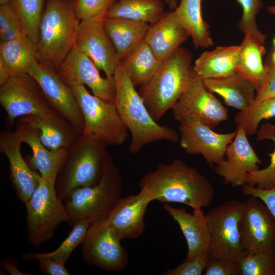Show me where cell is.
Masks as SVG:
<instances>
[{"label":"cell","mask_w":275,"mask_h":275,"mask_svg":"<svg viewBox=\"0 0 275 275\" xmlns=\"http://www.w3.org/2000/svg\"><path fill=\"white\" fill-rule=\"evenodd\" d=\"M239 229L245 253H275V218L260 200L251 197L243 202Z\"/></svg>","instance_id":"obj_14"},{"label":"cell","mask_w":275,"mask_h":275,"mask_svg":"<svg viewBox=\"0 0 275 275\" xmlns=\"http://www.w3.org/2000/svg\"><path fill=\"white\" fill-rule=\"evenodd\" d=\"M116 0H72L76 16L80 20L103 19Z\"/></svg>","instance_id":"obj_40"},{"label":"cell","mask_w":275,"mask_h":275,"mask_svg":"<svg viewBox=\"0 0 275 275\" xmlns=\"http://www.w3.org/2000/svg\"><path fill=\"white\" fill-rule=\"evenodd\" d=\"M267 66L269 68L267 79L262 87L256 92L255 99L251 103L275 97V67Z\"/></svg>","instance_id":"obj_45"},{"label":"cell","mask_w":275,"mask_h":275,"mask_svg":"<svg viewBox=\"0 0 275 275\" xmlns=\"http://www.w3.org/2000/svg\"><path fill=\"white\" fill-rule=\"evenodd\" d=\"M106 146L100 141L79 135L68 148L54 184L63 201L75 188L99 182L112 160Z\"/></svg>","instance_id":"obj_4"},{"label":"cell","mask_w":275,"mask_h":275,"mask_svg":"<svg viewBox=\"0 0 275 275\" xmlns=\"http://www.w3.org/2000/svg\"><path fill=\"white\" fill-rule=\"evenodd\" d=\"M172 109L174 119L179 124L198 122L213 128L229 118L227 109L206 88L203 80L193 76Z\"/></svg>","instance_id":"obj_12"},{"label":"cell","mask_w":275,"mask_h":275,"mask_svg":"<svg viewBox=\"0 0 275 275\" xmlns=\"http://www.w3.org/2000/svg\"><path fill=\"white\" fill-rule=\"evenodd\" d=\"M162 63L143 41L120 64L136 88L146 84L156 73Z\"/></svg>","instance_id":"obj_30"},{"label":"cell","mask_w":275,"mask_h":275,"mask_svg":"<svg viewBox=\"0 0 275 275\" xmlns=\"http://www.w3.org/2000/svg\"><path fill=\"white\" fill-rule=\"evenodd\" d=\"M243 202L232 199L206 214L211 235L210 257L238 262L243 253L239 229Z\"/></svg>","instance_id":"obj_9"},{"label":"cell","mask_w":275,"mask_h":275,"mask_svg":"<svg viewBox=\"0 0 275 275\" xmlns=\"http://www.w3.org/2000/svg\"><path fill=\"white\" fill-rule=\"evenodd\" d=\"M28 73L39 83L53 109L82 135L84 119L77 99L72 88L61 79L56 70L36 60Z\"/></svg>","instance_id":"obj_13"},{"label":"cell","mask_w":275,"mask_h":275,"mask_svg":"<svg viewBox=\"0 0 275 275\" xmlns=\"http://www.w3.org/2000/svg\"><path fill=\"white\" fill-rule=\"evenodd\" d=\"M0 104L7 114L9 129L16 118L54 110L39 83L29 73L11 76L0 85Z\"/></svg>","instance_id":"obj_10"},{"label":"cell","mask_w":275,"mask_h":275,"mask_svg":"<svg viewBox=\"0 0 275 275\" xmlns=\"http://www.w3.org/2000/svg\"><path fill=\"white\" fill-rule=\"evenodd\" d=\"M56 71L71 88L87 85L95 96L115 102L116 87L114 76L101 77L92 60L75 45Z\"/></svg>","instance_id":"obj_15"},{"label":"cell","mask_w":275,"mask_h":275,"mask_svg":"<svg viewBox=\"0 0 275 275\" xmlns=\"http://www.w3.org/2000/svg\"><path fill=\"white\" fill-rule=\"evenodd\" d=\"M203 81L209 91L220 95L227 105L240 111L251 103L256 94L255 87L236 72L222 77L205 79Z\"/></svg>","instance_id":"obj_27"},{"label":"cell","mask_w":275,"mask_h":275,"mask_svg":"<svg viewBox=\"0 0 275 275\" xmlns=\"http://www.w3.org/2000/svg\"><path fill=\"white\" fill-rule=\"evenodd\" d=\"M264 44L250 34L239 45V58L235 72L250 81L258 92L268 76L269 68L264 66L262 56L265 53Z\"/></svg>","instance_id":"obj_29"},{"label":"cell","mask_w":275,"mask_h":275,"mask_svg":"<svg viewBox=\"0 0 275 275\" xmlns=\"http://www.w3.org/2000/svg\"><path fill=\"white\" fill-rule=\"evenodd\" d=\"M139 185L153 201L181 203L193 209L209 207L214 197L211 183L179 158L160 164L141 179Z\"/></svg>","instance_id":"obj_1"},{"label":"cell","mask_w":275,"mask_h":275,"mask_svg":"<svg viewBox=\"0 0 275 275\" xmlns=\"http://www.w3.org/2000/svg\"><path fill=\"white\" fill-rule=\"evenodd\" d=\"M236 134L227 146L224 158L216 164L215 173L226 184L234 187L247 183L248 175L259 169L262 161L252 147L247 134L242 128H237Z\"/></svg>","instance_id":"obj_18"},{"label":"cell","mask_w":275,"mask_h":275,"mask_svg":"<svg viewBox=\"0 0 275 275\" xmlns=\"http://www.w3.org/2000/svg\"><path fill=\"white\" fill-rule=\"evenodd\" d=\"M152 201L150 195L145 190L140 189L136 195L121 197L106 220L121 240L137 238L144 231L145 214L148 205Z\"/></svg>","instance_id":"obj_20"},{"label":"cell","mask_w":275,"mask_h":275,"mask_svg":"<svg viewBox=\"0 0 275 275\" xmlns=\"http://www.w3.org/2000/svg\"><path fill=\"white\" fill-rule=\"evenodd\" d=\"M163 1L171 10H174L177 7L178 0H163Z\"/></svg>","instance_id":"obj_47"},{"label":"cell","mask_w":275,"mask_h":275,"mask_svg":"<svg viewBox=\"0 0 275 275\" xmlns=\"http://www.w3.org/2000/svg\"><path fill=\"white\" fill-rule=\"evenodd\" d=\"M273 45H274V48H275V38H274V39L273 40Z\"/></svg>","instance_id":"obj_51"},{"label":"cell","mask_w":275,"mask_h":275,"mask_svg":"<svg viewBox=\"0 0 275 275\" xmlns=\"http://www.w3.org/2000/svg\"><path fill=\"white\" fill-rule=\"evenodd\" d=\"M24 204L27 238L35 247L51 239L59 225L69 221L66 206L58 196L54 184L41 176L37 188Z\"/></svg>","instance_id":"obj_7"},{"label":"cell","mask_w":275,"mask_h":275,"mask_svg":"<svg viewBox=\"0 0 275 275\" xmlns=\"http://www.w3.org/2000/svg\"><path fill=\"white\" fill-rule=\"evenodd\" d=\"M268 66L275 67V48L272 51L271 55V63Z\"/></svg>","instance_id":"obj_48"},{"label":"cell","mask_w":275,"mask_h":275,"mask_svg":"<svg viewBox=\"0 0 275 275\" xmlns=\"http://www.w3.org/2000/svg\"><path fill=\"white\" fill-rule=\"evenodd\" d=\"M84 119V135L107 146H119L126 141L128 129L122 120L115 102L91 94L84 85L71 88Z\"/></svg>","instance_id":"obj_8"},{"label":"cell","mask_w":275,"mask_h":275,"mask_svg":"<svg viewBox=\"0 0 275 275\" xmlns=\"http://www.w3.org/2000/svg\"><path fill=\"white\" fill-rule=\"evenodd\" d=\"M114 76L116 87L115 103L122 120L131 135L129 152L138 154L146 145L157 141L178 142L179 136L175 130L167 125L158 124L152 118L139 92L120 63Z\"/></svg>","instance_id":"obj_2"},{"label":"cell","mask_w":275,"mask_h":275,"mask_svg":"<svg viewBox=\"0 0 275 275\" xmlns=\"http://www.w3.org/2000/svg\"><path fill=\"white\" fill-rule=\"evenodd\" d=\"M267 10L270 13L275 15V4L273 6L268 7Z\"/></svg>","instance_id":"obj_49"},{"label":"cell","mask_w":275,"mask_h":275,"mask_svg":"<svg viewBox=\"0 0 275 275\" xmlns=\"http://www.w3.org/2000/svg\"><path fill=\"white\" fill-rule=\"evenodd\" d=\"M18 120L37 129L41 142L50 150L68 149L80 135L54 110L22 116Z\"/></svg>","instance_id":"obj_22"},{"label":"cell","mask_w":275,"mask_h":275,"mask_svg":"<svg viewBox=\"0 0 275 275\" xmlns=\"http://www.w3.org/2000/svg\"><path fill=\"white\" fill-rule=\"evenodd\" d=\"M103 20L80 21L75 45L92 60L106 76L110 77L114 76L120 60L104 28Z\"/></svg>","instance_id":"obj_17"},{"label":"cell","mask_w":275,"mask_h":275,"mask_svg":"<svg viewBox=\"0 0 275 275\" xmlns=\"http://www.w3.org/2000/svg\"><path fill=\"white\" fill-rule=\"evenodd\" d=\"M20 131L8 128L0 132V152L7 158L10 178L19 199L25 203L37 188L40 175L32 169L21 153Z\"/></svg>","instance_id":"obj_19"},{"label":"cell","mask_w":275,"mask_h":275,"mask_svg":"<svg viewBox=\"0 0 275 275\" xmlns=\"http://www.w3.org/2000/svg\"><path fill=\"white\" fill-rule=\"evenodd\" d=\"M179 144L185 152L201 155L210 166L224 158L227 146L234 139L237 130L228 133H219L198 122L180 124Z\"/></svg>","instance_id":"obj_16"},{"label":"cell","mask_w":275,"mask_h":275,"mask_svg":"<svg viewBox=\"0 0 275 275\" xmlns=\"http://www.w3.org/2000/svg\"><path fill=\"white\" fill-rule=\"evenodd\" d=\"M189 37L175 11L171 10L164 12L156 21L150 24L144 41L155 57L163 62Z\"/></svg>","instance_id":"obj_21"},{"label":"cell","mask_w":275,"mask_h":275,"mask_svg":"<svg viewBox=\"0 0 275 275\" xmlns=\"http://www.w3.org/2000/svg\"><path fill=\"white\" fill-rule=\"evenodd\" d=\"M36 260L38 262L39 270L44 274H70L65 266V263L60 260L48 257H39Z\"/></svg>","instance_id":"obj_44"},{"label":"cell","mask_w":275,"mask_h":275,"mask_svg":"<svg viewBox=\"0 0 275 275\" xmlns=\"http://www.w3.org/2000/svg\"><path fill=\"white\" fill-rule=\"evenodd\" d=\"M90 225L87 221H79L73 226L72 230L68 236L55 250L43 253H25L22 254L21 258L25 261H31L36 260L39 257H48L66 263L73 250L82 243Z\"/></svg>","instance_id":"obj_35"},{"label":"cell","mask_w":275,"mask_h":275,"mask_svg":"<svg viewBox=\"0 0 275 275\" xmlns=\"http://www.w3.org/2000/svg\"><path fill=\"white\" fill-rule=\"evenodd\" d=\"M1 265L4 269L10 275H30L31 272L21 271L18 265L11 258H3L1 261Z\"/></svg>","instance_id":"obj_46"},{"label":"cell","mask_w":275,"mask_h":275,"mask_svg":"<svg viewBox=\"0 0 275 275\" xmlns=\"http://www.w3.org/2000/svg\"><path fill=\"white\" fill-rule=\"evenodd\" d=\"M274 117L275 97H272L251 103L235 115L234 121L237 128H242L247 135H254L262 120Z\"/></svg>","instance_id":"obj_34"},{"label":"cell","mask_w":275,"mask_h":275,"mask_svg":"<svg viewBox=\"0 0 275 275\" xmlns=\"http://www.w3.org/2000/svg\"><path fill=\"white\" fill-rule=\"evenodd\" d=\"M103 24L120 61L144 41L150 25L120 17H105Z\"/></svg>","instance_id":"obj_28"},{"label":"cell","mask_w":275,"mask_h":275,"mask_svg":"<svg viewBox=\"0 0 275 275\" xmlns=\"http://www.w3.org/2000/svg\"><path fill=\"white\" fill-rule=\"evenodd\" d=\"M242 8V15L238 26L244 35L250 34L263 44L265 36L259 30L256 23V16L262 8L261 0H236Z\"/></svg>","instance_id":"obj_38"},{"label":"cell","mask_w":275,"mask_h":275,"mask_svg":"<svg viewBox=\"0 0 275 275\" xmlns=\"http://www.w3.org/2000/svg\"><path fill=\"white\" fill-rule=\"evenodd\" d=\"M26 37L19 17L9 4L0 5V42Z\"/></svg>","instance_id":"obj_39"},{"label":"cell","mask_w":275,"mask_h":275,"mask_svg":"<svg viewBox=\"0 0 275 275\" xmlns=\"http://www.w3.org/2000/svg\"><path fill=\"white\" fill-rule=\"evenodd\" d=\"M193 56L180 47L169 56L153 77L138 91L152 118L157 121L172 109L192 78Z\"/></svg>","instance_id":"obj_5"},{"label":"cell","mask_w":275,"mask_h":275,"mask_svg":"<svg viewBox=\"0 0 275 275\" xmlns=\"http://www.w3.org/2000/svg\"><path fill=\"white\" fill-rule=\"evenodd\" d=\"M242 193L260 200L275 218V187L265 189L246 183L242 186Z\"/></svg>","instance_id":"obj_42"},{"label":"cell","mask_w":275,"mask_h":275,"mask_svg":"<svg viewBox=\"0 0 275 275\" xmlns=\"http://www.w3.org/2000/svg\"><path fill=\"white\" fill-rule=\"evenodd\" d=\"M162 0H116L105 17H120L151 24L164 12Z\"/></svg>","instance_id":"obj_32"},{"label":"cell","mask_w":275,"mask_h":275,"mask_svg":"<svg viewBox=\"0 0 275 275\" xmlns=\"http://www.w3.org/2000/svg\"><path fill=\"white\" fill-rule=\"evenodd\" d=\"M47 0H10L9 5L19 17L23 31L36 45L40 20Z\"/></svg>","instance_id":"obj_33"},{"label":"cell","mask_w":275,"mask_h":275,"mask_svg":"<svg viewBox=\"0 0 275 275\" xmlns=\"http://www.w3.org/2000/svg\"><path fill=\"white\" fill-rule=\"evenodd\" d=\"M10 0H0V5L9 4Z\"/></svg>","instance_id":"obj_50"},{"label":"cell","mask_w":275,"mask_h":275,"mask_svg":"<svg viewBox=\"0 0 275 275\" xmlns=\"http://www.w3.org/2000/svg\"><path fill=\"white\" fill-rule=\"evenodd\" d=\"M238 264L239 275H275V253L243 252Z\"/></svg>","instance_id":"obj_37"},{"label":"cell","mask_w":275,"mask_h":275,"mask_svg":"<svg viewBox=\"0 0 275 275\" xmlns=\"http://www.w3.org/2000/svg\"><path fill=\"white\" fill-rule=\"evenodd\" d=\"M266 139L272 140L274 143L273 152L268 153L270 157V163L264 169L249 173L246 183L269 189L275 187V125L268 123L262 125L257 136L258 141Z\"/></svg>","instance_id":"obj_36"},{"label":"cell","mask_w":275,"mask_h":275,"mask_svg":"<svg viewBox=\"0 0 275 275\" xmlns=\"http://www.w3.org/2000/svg\"><path fill=\"white\" fill-rule=\"evenodd\" d=\"M16 128L20 132L22 143L27 144L32 149V155L27 162L29 166L33 170L38 171L43 178L55 184L68 149L54 150L47 148L41 142L38 130L18 119Z\"/></svg>","instance_id":"obj_23"},{"label":"cell","mask_w":275,"mask_h":275,"mask_svg":"<svg viewBox=\"0 0 275 275\" xmlns=\"http://www.w3.org/2000/svg\"><path fill=\"white\" fill-rule=\"evenodd\" d=\"M121 241L106 218L91 224L81 244L84 261L105 271L125 270L129 256Z\"/></svg>","instance_id":"obj_11"},{"label":"cell","mask_w":275,"mask_h":275,"mask_svg":"<svg viewBox=\"0 0 275 275\" xmlns=\"http://www.w3.org/2000/svg\"><path fill=\"white\" fill-rule=\"evenodd\" d=\"M201 2L202 0H181L174 10L197 48H208L213 45L209 26L202 15Z\"/></svg>","instance_id":"obj_31"},{"label":"cell","mask_w":275,"mask_h":275,"mask_svg":"<svg viewBox=\"0 0 275 275\" xmlns=\"http://www.w3.org/2000/svg\"><path fill=\"white\" fill-rule=\"evenodd\" d=\"M36 60V45L28 37L0 42V85L11 76L28 73Z\"/></svg>","instance_id":"obj_25"},{"label":"cell","mask_w":275,"mask_h":275,"mask_svg":"<svg viewBox=\"0 0 275 275\" xmlns=\"http://www.w3.org/2000/svg\"><path fill=\"white\" fill-rule=\"evenodd\" d=\"M80 22L72 0H47L39 25L37 61L57 70L75 45Z\"/></svg>","instance_id":"obj_3"},{"label":"cell","mask_w":275,"mask_h":275,"mask_svg":"<svg viewBox=\"0 0 275 275\" xmlns=\"http://www.w3.org/2000/svg\"><path fill=\"white\" fill-rule=\"evenodd\" d=\"M239 46H217L201 53L191 67L192 76L204 80L222 77L235 72Z\"/></svg>","instance_id":"obj_26"},{"label":"cell","mask_w":275,"mask_h":275,"mask_svg":"<svg viewBox=\"0 0 275 275\" xmlns=\"http://www.w3.org/2000/svg\"><path fill=\"white\" fill-rule=\"evenodd\" d=\"M122 177L113 159L97 184L75 188L64 201L70 227L85 220L90 224L103 220L121 198Z\"/></svg>","instance_id":"obj_6"},{"label":"cell","mask_w":275,"mask_h":275,"mask_svg":"<svg viewBox=\"0 0 275 275\" xmlns=\"http://www.w3.org/2000/svg\"><path fill=\"white\" fill-rule=\"evenodd\" d=\"M167 211L179 226L187 245L186 259L204 252L210 253L211 235L206 214L202 208L194 209L192 214L184 208L173 207L164 204Z\"/></svg>","instance_id":"obj_24"},{"label":"cell","mask_w":275,"mask_h":275,"mask_svg":"<svg viewBox=\"0 0 275 275\" xmlns=\"http://www.w3.org/2000/svg\"><path fill=\"white\" fill-rule=\"evenodd\" d=\"M210 258L209 252L200 253L187 259L177 267L168 269L164 275H201Z\"/></svg>","instance_id":"obj_41"},{"label":"cell","mask_w":275,"mask_h":275,"mask_svg":"<svg viewBox=\"0 0 275 275\" xmlns=\"http://www.w3.org/2000/svg\"><path fill=\"white\" fill-rule=\"evenodd\" d=\"M204 270L206 275H239L238 262L211 257Z\"/></svg>","instance_id":"obj_43"}]
</instances>
